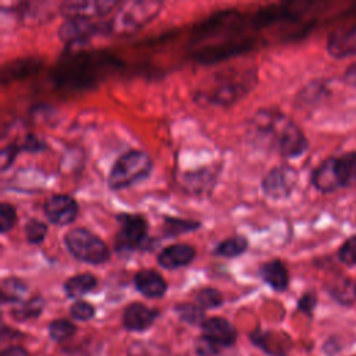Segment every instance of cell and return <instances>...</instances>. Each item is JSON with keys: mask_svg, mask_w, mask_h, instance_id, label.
Here are the masks:
<instances>
[{"mask_svg": "<svg viewBox=\"0 0 356 356\" xmlns=\"http://www.w3.org/2000/svg\"><path fill=\"white\" fill-rule=\"evenodd\" d=\"M44 307V300L42 296H32L22 302L19 306L11 309V314L15 320L25 321L29 318H36Z\"/></svg>", "mask_w": 356, "mask_h": 356, "instance_id": "obj_19", "label": "cell"}, {"mask_svg": "<svg viewBox=\"0 0 356 356\" xmlns=\"http://www.w3.org/2000/svg\"><path fill=\"white\" fill-rule=\"evenodd\" d=\"M338 259L341 263L353 266L356 264V235L350 236L343 242L338 250Z\"/></svg>", "mask_w": 356, "mask_h": 356, "instance_id": "obj_28", "label": "cell"}, {"mask_svg": "<svg viewBox=\"0 0 356 356\" xmlns=\"http://www.w3.org/2000/svg\"><path fill=\"white\" fill-rule=\"evenodd\" d=\"M153 168L150 156L142 150H129L121 154L113 164L107 184L110 189H125L142 179H145Z\"/></svg>", "mask_w": 356, "mask_h": 356, "instance_id": "obj_1", "label": "cell"}, {"mask_svg": "<svg viewBox=\"0 0 356 356\" xmlns=\"http://www.w3.org/2000/svg\"><path fill=\"white\" fill-rule=\"evenodd\" d=\"M159 316L156 309H152L143 303H129L122 313V325L128 331H145L153 325Z\"/></svg>", "mask_w": 356, "mask_h": 356, "instance_id": "obj_9", "label": "cell"}, {"mask_svg": "<svg viewBox=\"0 0 356 356\" xmlns=\"http://www.w3.org/2000/svg\"><path fill=\"white\" fill-rule=\"evenodd\" d=\"M220 346H217L216 343H213L211 341H209L204 337H200L196 342V352L200 356H210V355H216L218 352Z\"/></svg>", "mask_w": 356, "mask_h": 356, "instance_id": "obj_30", "label": "cell"}, {"mask_svg": "<svg viewBox=\"0 0 356 356\" xmlns=\"http://www.w3.org/2000/svg\"><path fill=\"white\" fill-rule=\"evenodd\" d=\"M246 249H248V241L241 235H235L221 241L216 246L214 253L224 257H236L241 253H243Z\"/></svg>", "mask_w": 356, "mask_h": 356, "instance_id": "obj_21", "label": "cell"}, {"mask_svg": "<svg viewBox=\"0 0 356 356\" xmlns=\"http://www.w3.org/2000/svg\"><path fill=\"white\" fill-rule=\"evenodd\" d=\"M47 220L57 225H65L74 221L78 214L76 202L65 193H54L47 197L43 204Z\"/></svg>", "mask_w": 356, "mask_h": 356, "instance_id": "obj_6", "label": "cell"}, {"mask_svg": "<svg viewBox=\"0 0 356 356\" xmlns=\"http://www.w3.org/2000/svg\"><path fill=\"white\" fill-rule=\"evenodd\" d=\"M76 332V327L67 318H57L49 324V335L57 342L71 338Z\"/></svg>", "mask_w": 356, "mask_h": 356, "instance_id": "obj_23", "label": "cell"}, {"mask_svg": "<svg viewBox=\"0 0 356 356\" xmlns=\"http://www.w3.org/2000/svg\"><path fill=\"white\" fill-rule=\"evenodd\" d=\"M117 218L120 221V231L115 235V249L120 253L146 249L150 242L146 220L140 214L132 213H121Z\"/></svg>", "mask_w": 356, "mask_h": 356, "instance_id": "obj_4", "label": "cell"}, {"mask_svg": "<svg viewBox=\"0 0 356 356\" xmlns=\"http://www.w3.org/2000/svg\"><path fill=\"white\" fill-rule=\"evenodd\" d=\"M195 257V249L188 243H172L164 248L159 256L157 261L161 267L174 270L189 264Z\"/></svg>", "mask_w": 356, "mask_h": 356, "instance_id": "obj_11", "label": "cell"}, {"mask_svg": "<svg viewBox=\"0 0 356 356\" xmlns=\"http://www.w3.org/2000/svg\"><path fill=\"white\" fill-rule=\"evenodd\" d=\"M260 275L275 291H285L289 282L288 270L278 259L263 263L260 267Z\"/></svg>", "mask_w": 356, "mask_h": 356, "instance_id": "obj_16", "label": "cell"}, {"mask_svg": "<svg viewBox=\"0 0 356 356\" xmlns=\"http://www.w3.org/2000/svg\"><path fill=\"white\" fill-rule=\"evenodd\" d=\"M337 171L341 188L356 185V152H350L338 157Z\"/></svg>", "mask_w": 356, "mask_h": 356, "instance_id": "obj_18", "label": "cell"}, {"mask_svg": "<svg viewBox=\"0 0 356 356\" xmlns=\"http://www.w3.org/2000/svg\"><path fill=\"white\" fill-rule=\"evenodd\" d=\"M64 243L75 259L85 263L100 264L110 257L107 245L92 231L82 227L70 229L64 236Z\"/></svg>", "mask_w": 356, "mask_h": 356, "instance_id": "obj_2", "label": "cell"}, {"mask_svg": "<svg viewBox=\"0 0 356 356\" xmlns=\"http://www.w3.org/2000/svg\"><path fill=\"white\" fill-rule=\"evenodd\" d=\"M160 6L161 3L159 1L122 3L110 21L108 28L117 33H128L136 31L159 13Z\"/></svg>", "mask_w": 356, "mask_h": 356, "instance_id": "obj_3", "label": "cell"}, {"mask_svg": "<svg viewBox=\"0 0 356 356\" xmlns=\"http://www.w3.org/2000/svg\"><path fill=\"white\" fill-rule=\"evenodd\" d=\"M298 182V171L291 165L273 167L263 178V192L271 199L288 197Z\"/></svg>", "mask_w": 356, "mask_h": 356, "instance_id": "obj_5", "label": "cell"}, {"mask_svg": "<svg viewBox=\"0 0 356 356\" xmlns=\"http://www.w3.org/2000/svg\"><path fill=\"white\" fill-rule=\"evenodd\" d=\"M306 149H307V140L303 132L293 121H289V124L286 125L280 139L277 152H280V154H282L284 157H298Z\"/></svg>", "mask_w": 356, "mask_h": 356, "instance_id": "obj_12", "label": "cell"}, {"mask_svg": "<svg viewBox=\"0 0 356 356\" xmlns=\"http://www.w3.org/2000/svg\"><path fill=\"white\" fill-rule=\"evenodd\" d=\"M0 356H29V353L21 346H10L4 349Z\"/></svg>", "mask_w": 356, "mask_h": 356, "instance_id": "obj_34", "label": "cell"}, {"mask_svg": "<svg viewBox=\"0 0 356 356\" xmlns=\"http://www.w3.org/2000/svg\"><path fill=\"white\" fill-rule=\"evenodd\" d=\"M312 184L321 192H332L341 188V182L337 171V159L330 157L324 160L313 172Z\"/></svg>", "mask_w": 356, "mask_h": 356, "instance_id": "obj_13", "label": "cell"}, {"mask_svg": "<svg viewBox=\"0 0 356 356\" xmlns=\"http://www.w3.org/2000/svg\"><path fill=\"white\" fill-rule=\"evenodd\" d=\"M136 289L147 298H160L167 291V282L154 270H139L134 275Z\"/></svg>", "mask_w": 356, "mask_h": 356, "instance_id": "obj_14", "label": "cell"}, {"mask_svg": "<svg viewBox=\"0 0 356 356\" xmlns=\"http://www.w3.org/2000/svg\"><path fill=\"white\" fill-rule=\"evenodd\" d=\"M117 6H120V3L111 1V0L64 1L60 6V11L67 19H88L90 17L107 14Z\"/></svg>", "mask_w": 356, "mask_h": 356, "instance_id": "obj_7", "label": "cell"}, {"mask_svg": "<svg viewBox=\"0 0 356 356\" xmlns=\"http://www.w3.org/2000/svg\"><path fill=\"white\" fill-rule=\"evenodd\" d=\"M196 302L202 309H214L218 307L224 299L220 291L216 288H203L196 295Z\"/></svg>", "mask_w": 356, "mask_h": 356, "instance_id": "obj_26", "label": "cell"}, {"mask_svg": "<svg viewBox=\"0 0 356 356\" xmlns=\"http://www.w3.org/2000/svg\"><path fill=\"white\" fill-rule=\"evenodd\" d=\"M44 147H46L44 142L40 140L35 135H28L24 140V145H22V149L29 150V152H39V150H43Z\"/></svg>", "mask_w": 356, "mask_h": 356, "instance_id": "obj_33", "label": "cell"}, {"mask_svg": "<svg viewBox=\"0 0 356 356\" xmlns=\"http://www.w3.org/2000/svg\"><path fill=\"white\" fill-rule=\"evenodd\" d=\"M70 314L79 321H86L90 320L95 316V307L85 302V300H76L71 305L70 307Z\"/></svg>", "mask_w": 356, "mask_h": 356, "instance_id": "obj_29", "label": "cell"}, {"mask_svg": "<svg viewBox=\"0 0 356 356\" xmlns=\"http://www.w3.org/2000/svg\"><path fill=\"white\" fill-rule=\"evenodd\" d=\"M355 293H356V286H355Z\"/></svg>", "mask_w": 356, "mask_h": 356, "instance_id": "obj_36", "label": "cell"}, {"mask_svg": "<svg viewBox=\"0 0 356 356\" xmlns=\"http://www.w3.org/2000/svg\"><path fill=\"white\" fill-rule=\"evenodd\" d=\"M100 31L99 25L88 19H67L58 28V36L65 43H81Z\"/></svg>", "mask_w": 356, "mask_h": 356, "instance_id": "obj_10", "label": "cell"}, {"mask_svg": "<svg viewBox=\"0 0 356 356\" xmlns=\"http://www.w3.org/2000/svg\"><path fill=\"white\" fill-rule=\"evenodd\" d=\"M200 227L199 221L193 220H184V218H177V217H165L163 221V234L165 236H177L184 232L193 231Z\"/></svg>", "mask_w": 356, "mask_h": 356, "instance_id": "obj_20", "label": "cell"}, {"mask_svg": "<svg viewBox=\"0 0 356 356\" xmlns=\"http://www.w3.org/2000/svg\"><path fill=\"white\" fill-rule=\"evenodd\" d=\"M327 50L332 57L338 58L356 54V26L332 33L328 39Z\"/></svg>", "mask_w": 356, "mask_h": 356, "instance_id": "obj_15", "label": "cell"}, {"mask_svg": "<svg viewBox=\"0 0 356 356\" xmlns=\"http://www.w3.org/2000/svg\"><path fill=\"white\" fill-rule=\"evenodd\" d=\"M26 292V285L17 277H7L1 281V302H18Z\"/></svg>", "mask_w": 356, "mask_h": 356, "instance_id": "obj_22", "label": "cell"}, {"mask_svg": "<svg viewBox=\"0 0 356 356\" xmlns=\"http://www.w3.org/2000/svg\"><path fill=\"white\" fill-rule=\"evenodd\" d=\"M202 332L204 338L216 343L217 346H232L236 341L235 327L222 317H210L206 318L202 325Z\"/></svg>", "mask_w": 356, "mask_h": 356, "instance_id": "obj_8", "label": "cell"}, {"mask_svg": "<svg viewBox=\"0 0 356 356\" xmlns=\"http://www.w3.org/2000/svg\"><path fill=\"white\" fill-rule=\"evenodd\" d=\"M17 152H18V149L14 145L3 147V150L0 153V167L3 171L7 170L10 167V164L14 161Z\"/></svg>", "mask_w": 356, "mask_h": 356, "instance_id": "obj_32", "label": "cell"}, {"mask_svg": "<svg viewBox=\"0 0 356 356\" xmlns=\"http://www.w3.org/2000/svg\"><path fill=\"white\" fill-rule=\"evenodd\" d=\"M345 81H346V83L356 86V64H353L348 68V71L345 72Z\"/></svg>", "mask_w": 356, "mask_h": 356, "instance_id": "obj_35", "label": "cell"}, {"mask_svg": "<svg viewBox=\"0 0 356 356\" xmlns=\"http://www.w3.org/2000/svg\"><path fill=\"white\" fill-rule=\"evenodd\" d=\"M175 312L181 320L189 324H200L206 320L204 312L199 305L193 303H179L175 306Z\"/></svg>", "mask_w": 356, "mask_h": 356, "instance_id": "obj_24", "label": "cell"}, {"mask_svg": "<svg viewBox=\"0 0 356 356\" xmlns=\"http://www.w3.org/2000/svg\"><path fill=\"white\" fill-rule=\"evenodd\" d=\"M24 231H25L26 241L32 245H38L44 239L47 232V225L38 218H29L24 227Z\"/></svg>", "mask_w": 356, "mask_h": 356, "instance_id": "obj_25", "label": "cell"}, {"mask_svg": "<svg viewBox=\"0 0 356 356\" xmlns=\"http://www.w3.org/2000/svg\"><path fill=\"white\" fill-rule=\"evenodd\" d=\"M96 284H97V281H96L95 275H92L89 273L75 274L64 282V292L67 293V296H70L72 299H78V298L83 296L85 293L93 291Z\"/></svg>", "mask_w": 356, "mask_h": 356, "instance_id": "obj_17", "label": "cell"}, {"mask_svg": "<svg viewBox=\"0 0 356 356\" xmlns=\"http://www.w3.org/2000/svg\"><path fill=\"white\" fill-rule=\"evenodd\" d=\"M17 220V214H15V209L14 206H11L7 202H3L0 204V232L6 234L8 232Z\"/></svg>", "mask_w": 356, "mask_h": 356, "instance_id": "obj_27", "label": "cell"}, {"mask_svg": "<svg viewBox=\"0 0 356 356\" xmlns=\"http://www.w3.org/2000/svg\"><path fill=\"white\" fill-rule=\"evenodd\" d=\"M316 303H317V298L313 292H307L305 293L299 302H298V309L306 314H312L314 307H316Z\"/></svg>", "mask_w": 356, "mask_h": 356, "instance_id": "obj_31", "label": "cell"}]
</instances>
